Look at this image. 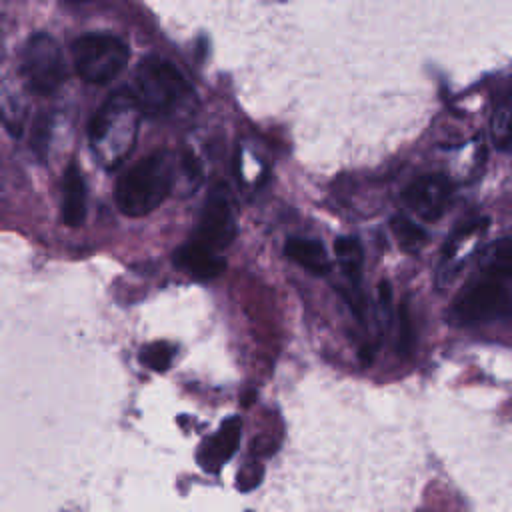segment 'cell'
I'll return each mask as SVG.
<instances>
[{
	"mask_svg": "<svg viewBox=\"0 0 512 512\" xmlns=\"http://www.w3.org/2000/svg\"><path fill=\"white\" fill-rule=\"evenodd\" d=\"M174 158L166 150L152 152L130 166L116 182V206L124 216L140 218L154 212L172 192Z\"/></svg>",
	"mask_w": 512,
	"mask_h": 512,
	"instance_id": "obj_3",
	"label": "cell"
},
{
	"mask_svg": "<svg viewBox=\"0 0 512 512\" xmlns=\"http://www.w3.org/2000/svg\"><path fill=\"white\" fill-rule=\"evenodd\" d=\"M398 332H396V352L398 356L406 358L410 356L412 348H414V326L410 320V312H408V304L402 302L398 308Z\"/></svg>",
	"mask_w": 512,
	"mask_h": 512,
	"instance_id": "obj_18",
	"label": "cell"
},
{
	"mask_svg": "<svg viewBox=\"0 0 512 512\" xmlns=\"http://www.w3.org/2000/svg\"><path fill=\"white\" fill-rule=\"evenodd\" d=\"M336 258L340 264V270L348 282V288L344 292V298L358 318V322H364V296L360 292V276H362V262H364V252L354 236H340L334 242Z\"/></svg>",
	"mask_w": 512,
	"mask_h": 512,
	"instance_id": "obj_9",
	"label": "cell"
},
{
	"mask_svg": "<svg viewBox=\"0 0 512 512\" xmlns=\"http://www.w3.org/2000/svg\"><path fill=\"white\" fill-rule=\"evenodd\" d=\"M242 434V420L238 416L226 418L220 428L206 438L196 454V460L204 472L216 474L236 452Z\"/></svg>",
	"mask_w": 512,
	"mask_h": 512,
	"instance_id": "obj_10",
	"label": "cell"
},
{
	"mask_svg": "<svg viewBox=\"0 0 512 512\" xmlns=\"http://www.w3.org/2000/svg\"><path fill=\"white\" fill-rule=\"evenodd\" d=\"M284 254L288 260H292L294 264H298L300 268L308 270L314 276H326L332 268L322 242L312 238H288L284 244Z\"/></svg>",
	"mask_w": 512,
	"mask_h": 512,
	"instance_id": "obj_13",
	"label": "cell"
},
{
	"mask_svg": "<svg viewBox=\"0 0 512 512\" xmlns=\"http://www.w3.org/2000/svg\"><path fill=\"white\" fill-rule=\"evenodd\" d=\"M0 178H2V170H0Z\"/></svg>",
	"mask_w": 512,
	"mask_h": 512,
	"instance_id": "obj_23",
	"label": "cell"
},
{
	"mask_svg": "<svg viewBox=\"0 0 512 512\" xmlns=\"http://www.w3.org/2000/svg\"><path fill=\"white\" fill-rule=\"evenodd\" d=\"M132 94L142 116L162 118L172 114L192 94V88L170 60L146 56L136 66Z\"/></svg>",
	"mask_w": 512,
	"mask_h": 512,
	"instance_id": "obj_4",
	"label": "cell"
},
{
	"mask_svg": "<svg viewBox=\"0 0 512 512\" xmlns=\"http://www.w3.org/2000/svg\"><path fill=\"white\" fill-rule=\"evenodd\" d=\"M452 196V180L442 172H432L412 180L402 192V202L422 220L436 222L452 204Z\"/></svg>",
	"mask_w": 512,
	"mask_h": 512,
	"instance_id": "obj_8",
	"label": "cell"
},
{
	"mask_svg": "<svg viewBox=\"0 0 512 512\" xmlns=\"http://www.w3.org/2000/svg\"><path fill=\"white\" fill-rule=\"evenodd\" d=\"M512 250L510 238L492 246L482 270L468 282L452 306V318L462 326L490 324L510 318Z\"/></svg>",
	"mask_w": 512,
	"mask_h": 512,
	"instance_id": "obj_1",
	"label": "cell"
},
{
	"mask_svg": "<svg viewBox=\"0 0 512 512\" xmlns=\"http://www.w3.org/2000/svg\"><path fill=\"white\" fill-rule=\"evenodd\" d=\"M234 236H236V218H234L228 190L224 184H216L204 200L196 232L192 234L190 240L220 254V250L232 244Z\"/></svg>",
	"mask_w": 512,
	"mask_h": 512,
	"instance_id": "obj_7",
	"label": "cell"
},
{
	"mask_svg": "<svg viewBox=\"0 0 512 512\" xmlns=\"http://www.w3.org/2000/svg\"><path fill=\"white\" fill-rule=\"evenodd\" d=\"M72 64L88 84L112 82L130 60V46L110 32H88L72 42Z\"/></svg>",
	"mask_w": 512,
	"mask_h": 512,
	"instance_id": "obj_5",
	"label": "cell"
},
{
	"mask_svg": "<svg viewBox=\"0 0 512 512\" xmlns=\"http://www.w3.org/2000/svg\"><path fill=\"white\" fill-rule=\"evenodd\" d=\"M142 110L130 88L112 92L96 110L88 126L92 154L106 170L118 168L134 150Z\"/></svg>",
	"mask_w": 512,
	"mask_h": 512,
	"instance_id": "obj_2",
	"label": "cell"
},
{
	"mask_svg": "<svg viewBox=\"0 0 512 512\" xmlns=\"http://www.w3.org/2000/svg\"><path fill=\"white\" fill-rule=\"evenodd\" d=\"M50 128L52 122L48 116H38L34 122V130H32V150L36 152L38 158L46 156L48 150V140H50Z\"/></svg>",
	"mask_w": 512,
	"mask_h": 512,
	"instance_id": "obj_19",
	"label": "cell"
},
{
	"mask_svg": "<svg viewBox=\"0 0 512 512\" xmlns=\"http://www.w3.org/2000/svg\"><path fill=\"white\" fill-rule=\"evenodd\" d=\"M20 72L32 92L40 96L54 94L68 78L66 60L56 38L46 32L32 34L22 48Z\"/></svg>",
	"mask_w": 512,
	"mask_h": 512,
	"instance_id": "obj_6",
	"label": "cell"
},
{
	"mask_svg": "<svg viewBox=\"0 0 512 512\" xmlns=\"http://www.w3.org/2000/svg\"><path fill=\"white\" fill-rule=\"evenodd\" d=\"M182 170H184V174H186V178L192 182V180H200V166H198V160L194 158V154H190V152H186L184 156H182Z\"/></svg>",
	"mask_w": 512,
	"mask_h": 512,
	"instance_id": "obj_22",
	"label": "cell"
},
{
	"mask_svg": "<svg viewBox=\"0 0 512 512\" xmlns=\"http://www.w3.org/2000/svg\"><path fill=\"white\" fill-rule=\"evenodd\" d=\"M378 312L382 332H388L392 324V288L388 280H382L378 286Z\"/></svg>",
	"mask_w": 512,
	"mask_h": 512,
	"instance_id": "obj_21",
	"label": "cell"
},
{
	"mask_svg": "<svg viewBox=\"0 0 512 512\" xmlns=\"http://www.w3.org/2000/svg\"><path fill=\"white\" fill-rule=\"evenodd\" d=\"M264 478V466L260 462H250L246 466H242V470L236 476V488L240 492H248L252 488H256Z\"/></svg>",
	"mask_w": 512,
	"mask_h": 512,
	"instance_id": "obj_20",
	"label": "cell"
},
{
	"mask_svg": "<svg viewBox=\"0 0 512 512\" xmlns=\"http://www.w3.org/2000/svg\"><path fill=\"white\" fill-rule=\"evenodd\" d=\"M488 226V218H472V220H466L462 222L454 232L452 236L448 238L444 250H442V266H440V272H438V280L446 274V270L452 266V262L458 258V252L462 248V244L472 238L474 234H480L482 230H486Z\"/></svg>",
	"mask_w": 512,
	"mask_h": 512,
	"instance_id": "obj_14",
	"label": "cell"
},
{
	"mask_svg": "<svg viewBox=\"0 0 512 512\" xmlns=\"http://www.w3.org/2000/svg\"><path fill=\"white\" fill-rule=\"evenodd\" d=\"M86 220V182L76 162H70L62 178V222L70 228Z\"/></svg>",
	"mask_w": 512,
	"mask_h": 512,
	"instance_id": "obj_12",
	"label": "cell"
},
{
	"mask_svg": "<svg viewBox=\"0 0 512 512\" xmlns=\"http://www.w3.org/2000/svg\"><path fill=\"white\" fill-rule=\"evenodd\" d=\"M492 136H494V144L500 150L506 152L508 144H510V102H508V96H504V100L494 110Z\"/></svg>",
	"mask_w": 512,
	"mask_h": 512,
	"instance_id": "obj_17",
	"label": "cell"
},
{
	"mask_svg": "<svg viewBox=\"0 0 512 512\" xmlns=\"http://www.w3.org/2000/svg\"><path fill=\"white\" fill-rule=\"evenodd\" d=\"M390 228H392L400 248L406 250V252H418L426 244V240H428L426 230L420 224H416L414 220H410L408 216H404V214L392 216Z\"/></svg>",
	"mask_w": 512,
	"mask_h": 512,
	"instance_id": "obj_15",
	"label": "cell"
},
{
	"mask_svg": "<svg viewBox=\"0 0 512 512\" xmlns=\"http://www.w3.org/2000/svg\"><path fill=\"white\" fill-rule=\"evenodd\" d=\"M174 264L198 280H214L226 270V260L220 254L192 240L174 252Z\"/></svg>",
	"mask_w": 512,
	"mask_h": 512,
	"instance_id": "obj_11",
	"label": "cell"
},
{
	"mask_svg": "<svg viewBox=\"0 0 512 512\" xmlns=\"http://www.w3.org/2000/svg\"><path fill=\"white\" fill-rule=\"evenodd\" d=\"M174 348L168 342H152L140 350V362L152 372H166L172 364Z\"/></svg>",
	"mask_w": 512,
	"mask_h": 512,
	"instance_id": "obj_16",
	"label": "cell"
}]
</instances>
